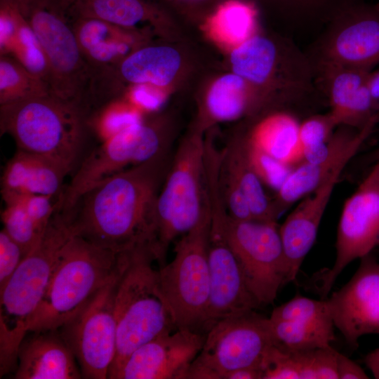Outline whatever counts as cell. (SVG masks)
<instances>
[{
	"mask_svg": "<svg viewBox=\"0 0 379 379\" xmlns=\"http://www.w3.org/2000/svg\"><path fill=\"white\" fill-rule=\"evenodd\" d=\"M336 15L341 25L325 48L324 65L370 70L379 63V11L356 4Z\"/></svg>",
	"mask_w": 379,
	"mask_h": 379,
	"instance_id": "cell-18",
	"label": "cell"
},
{
	"mask_svg": "<svg viewBox=\"0 0 379 379\" xmlns=\"http://www.w3.org/2000/svg\"><path fill=\"white\" fill-rule=\"evenodd\" d=\"M338 373L339 379L369 378L359 365L340 352L338 357Z\"/></svg>",
	"mask_w": 379,
	"mask_h": 379,
	"instance_id": "cell-42",
	"label": "cell"
},
{
	"mask_svg": "<svg viewBox=\"0 0 379 379\" xmlns=\"http://www.w3.org/2000/svg\"><path fill=\"white\" fill-rule=\"evenodd\" d=\"M180 65L179 53L169 46L138 49L113 68L99 73L100 79L120 78L132 84L164 86L176 74Z\"/></svg>",
	"mask_w": 379,
	"mask_h": 379,
	"instance_id": "cell-24",
	"label": "cell"
},
{
	"mask_svg": "<svg viewBox=\"0 0 379 379\" xmlns=\"http://www.w3.org/2000/svg\"><path fill=\"white\" fill-rule=\"evenodd\" d=\"M72 172L56 159L18 149L2 173V199L7 204L23 195L42 194L58 200L65 188V178Z\"/></svg>",
	"mask_w": 379,
	"mask_h": 379,
	"instance_id": "cell-20",
	"label": "cell"
},
{
	"mask_svg": "<svg viewBox=\"0 0 379 379\" xmlns=\"http://www.w3.org/2000/svg\"><path fill=\"white\" fill-rule=\"evenodd\" d=\"M25 255L22 246L2 229L0 232V291L4 288Z\"/></svg>",
	"mask_w": 379,
	"mask_h": 379,
	"instance_id": "cell-39",
	"label": "cell"
},
{
	"mask_svg": "<svg viewBox=\"0 0 379 379\" xmlns=\"http://www.w3.org/2000/svg\"><path fill=\"white\" fill-rule=\"evenodd\" d=\"M379 246V161L345 201L336 234L335 260L320 276L319 293L326 299L343 270Z\"/></svg>",
	"mask_w": 379,
	"mask_h": 379,
	"instance_id": "cell-14",
	"label": "cell"
},
{
	"mask_svg": "<svg viewBox=\"0 0 379 379\" xmlns=\"http://www.w3.org/2000/svg\"><path fill=\"white\" fill-rule=\"evenodd\" d=\"M263 371L260 367H244L226 375L225 379H262Z\"/></svg>",
	"mask_w": 379,
	"mask_h": 379,
	"instance_id": "cell-44",
	"label": "cell"
},
{
	"mask_svg": "<svg viewBox=\"0 0 379 379\" xmlns=\"http://www.w3.org/2000/svg\"><path fill=\"white\" fill-rule=\"evenodd\" d=\"M207 201L211 216L208 242L210 291L201 330L204 333L222 319L260 307L248 290L228 243L225 232L228 213L218 187L208 190Z\"/></svg>",
	"mask_w": 379,
	"mask_h": 379,
	"instance_id": "cell-11",
	"label": "cell"
},
{
	"mask_svg": "<svg viewBox=\"0 0 379 379\" xmlns=\"http://www.w3.org/2000/svg\"><path fill=\"white\" fill-rule=\"evenodd\" d=\"M240 76L233 74L219 78L206 98V109L216 121H232L246 113L252 105L253 88Z\"/></svg>",
	"mask_w": 379,
	"mask_h": 379,
	"instance_id": "cell-29",
	"label": "cell"
},
{
	"mask_svg": "<svg viewBox=\"0 0 379 379\" xmlns=\"http://www.w3.org/2000/svg\"><path fill=\"white\" fill-rule=\"evenodd\" d=\"M277 343L270 318L255 310L222 319L206 333L187 379H225L241 368H262L265 354Z\"/></svg>",
	"mask_w": 379,
	"mask_h": 379,
	"instance_id": "cell-9",
	"label": "cell"
},
{
	"mask_svg": "<svg viewBox=\"0 0 379 379\" xmlns=\"http://www.w3.org/2000/svg\"><path fill=\"white\" fill-rule=\"evenodd\" d=\"M338 126L330 112L310 117L300 123L299 138L303 148L326 143Z\"/></svg>",
	"mask_w": 379,
	"mask_h": 379,
	"instance_id": "cell-37",
	"label": "cell"
},
{
	"mask_svg": "<svg viewBox=\"0 0 379 379\" xmlns=\"http://www.w3.org/2000/svg\"><path fill=\"white\" fill-rule=\"evenodd\" d=\"M338 354L339 352L331 345L314 350V368L316 379H339Z\"/></svg>",
	"mask_w": 379,
	"mask_h": 379,
	"instance_id": "cell-41",
	"label": "cell"
},
{
	"mask_svg": "<svg viewBox=\"0 0 379 379\" xmlns=\"http://www.w3.org/2000/svg\"><path fill=\"white\" fill-rule=\"evenodd\" d=\"M270 320L278 343L288 350L300 351L326 347L335 340L333 325Z\"/></svg>",
	"mask_w": 379,
	"mask_h": 379,
	"instance_id": "cell-31",
	"label": "cell"
},
{
	"mask_svg": "<svg viewBox=\"0 0 379 379\" xmlns=\"http://www.w3.org/2000/svg\"><path fill=\"white\" fill-rule=\"evenodd\" d=\"M171 157L161 154L83 194L69 213L74 235L117 253L146 243L156 249L154 204Z\"/></svg>",
	"mask_w": 379,
	"mask_h": 379,
	"instance_id": "cell-1",
	"label": "cell"
},
{
	"mask_svg": "<svg viewBox=\"0 0 379 379\" xmlns=\"http://www.w3.org/2000/svg\"><path fill=\"white\" fill-rule=\"evenodd\" d=\"M344 168L334 171L312 194L306 197L279 226L286 264V282L295 281L312 248L333 189Z\"/></svg>",
	"mask_w": 379,
	"mask_h": 379,
	"instance_id": "cell-19",
	"label": "cell"
},
{
	"mask_svg": "<svg viewBox=\"0 0 379 379\" xmlns=\"http://www.w3.org/2000/svg\"><path fill=\"white\" fill-rule=\"evenodd\" d=\"M376 8L379 11V5Z\"/></svg>",
	"mask_w": 379,
	"mask_h": 379,
	"instance_id": "cell-49",
	"label": "cell"
},
{
	"mask_svg": "<svg viewBox=\"0 0 379 379\" xmlns=\"http://www.w3.org/2000/svg\"><path fill=\"white\" fill-rule=\"evenodd\" d=\"M13 4L41 49L51 92L89 109L93 73L73 28L69 0H15Z\"/></svg>",
	"mask_w": 379,
	"mask_h": 379,
	"instance_id": "cell-6",
	"label": "cell"
},
{
	"mask_svg": "<svg viewBox=\"0 0 379 379\" xmlns=\"http://www.w3.org/2000/svg\"><path fill=\"white\" fill-rule=\"evenodd\" d=\"M291 15H336L355 0H280Z\"/></svg>",
	"mask_w": 379,
	"mask_h": 379,
	"instance_id": "cell-40",
	"label": "cell"
},
{
	"mask_svg": "<svg viewBox=\"0 0 379 379\" xmlns=\"http://www.w3.org/2000/svg\"><path fill=\"white\" fill-rule=\"evenodd\" d=\"M58 201L57 199L51 196L27 194L9 203L18 202L21 204L36 227L41 231L44 232L57 210Z\"/></svg>",
	"mask_w": 379,
	"mask_h": 379,
	"instance_id": "cell-38",
	"label": "cell"
},
{
	"mask_svg": "<svg viewBox=\"0 0 379 379\" xmlns=\"http://www.w3.org/2000/svg\"><path fill=\"white\" fill-rule=\"evenodd\" d=\"M72 20L81 53L94 75L114 67L129 55L132 39L126 28L94 18Z\"/></svg>",
	"mask_w": 379,
	"mask_h": 379,
	"instance_id": "cell-23",
	"label": "cell"
},
{
	"mask_svg": "<svg viewBox=\"0 0 379 379\" xmlns=\"http://www.w3.org/2000/svg\"><path fill=\"white\" fill-rule=\"evenodd\" d=\"M220 166L237 181L248 201L253 220L277 222L279 216L272 200L266 194L262 181L248 160L245 139L232 142L221 152Z\"/></svg>",
	"mask_w": 379,
	"mask_h": 379,
	"instance_id": "cell-26",
	"label": "cell"
},
{
	"mask_svg": "<svg viewBox=\"0 0 379 379\" xmlns=\"http://www.w3.org/2000/svg\"><path fill=\"white\" fill-rule=\"evenodd\" d=\"M255 15V11L250 6L230 2L219 9L214 17V29L224 41L239 46L253 36Z\"/></svg>",
	"mask_w": 379,
	"mask_h": 379,
	"instance_id": "cell-32",
	"label": "cell"
},
{
	"mask_svg": "<svg viewBox=\"0 0 379 379\" xmlns=\"http://www.w3.org/2000/svg\"><path fill=\"white\" fill-rule=\"evenodd\" d=\"M121 269L117 284L114 312L117 353L108 378L139 347L177 330L161 290L154 246L141 244L120 252Z\"/></svg>",
	"mask_w": 379,
	"mask_h": 379,
	"instance_id": "cell-2",
	"label": "cell"
},
{
	"mask_svg": "<svg viewBox=\"0 0 379 379\" xmlns=\"http://www.w3.org/2000/svg\"><path fill=\"white\" fill-rule=\"evenodd\" d=\"M74 235L70 218L56 211L37 244L0 291V377L15 371L27 334L64 246Z\"/></svg>",
	"mask_w": 379,
	"mask_h": 379,
	"instance_id": "cell-4",
	"label": "cell"
},
{
	"mask_svg": "<svg viewBox=\"0 0 379 379\" xmlns=\"http://www.w3.org/2000/svg\"><path fill=\"white\" fill-rule=\"evenodd\" d=\"M134 100L137 104L146 109L156 110L164 104L165 97L161 93L139 88L134 91Z\"/></svg>",
	"mask_w": 379,
	"mask_h": 379,
	"instance_id": "cell-43",
	"label": "cell"
},
{
	"mask_svg": "<svg viewBox=\"0 0 379 379\" xmlns=\"http://www.w3.org/2000/svg\"><path fill=\"white\" fill-rule=\"evenodd\" d=\"M1 218L3 229L22 246L26 255L34 248L45 232L36 227L18 202L5 204Z\"/></svg>",
	"mask_w": 379,
	"mask_h": 379,
	"instance_id": "cell-35",
	"label": "cell"
},
{
	"mask_svg": "<svg viewBox=\"0 0 379 379\" xmlns=\"http://www.w3.org/2000/svg\"><path fill=\"white\" fill-rule=\"evenodd\" d=\"M300 123L287 112H276L261 119L246 138L278 161L291 166L302 159Z\"/></svg>",
	"mask_w": 379,
	"mask_h": 379,
	"instance_id": "cell-25",
	"label": "cell"
},
{
	"mask_svg": "<svg viewBox=\"0 0 379 379\" xmlns=\"http://www.w3.org/2000/svg\"><path fill=\"white\" fill-rule=\"evenodd\" d=\"M91 118L86 108L53 93L0 105L1 135H11L18 149L56 159L72 172L94 134Z\"/></svg>",
	"mask_w": 379,
	"mask_h": 379,
	"instance_id": "cell-3",
	"label": "cell"
},
{
	"mask_svg": "<svg viewBox=\"0 0 379 379\" xmlns=\"http://www.w3.org/2000/svg\"><path fill=\"white\" fill-rule=\"evenodd\" d=\"M340 289L326 298L335 326L352 348L364 335L379 334V262L371 253Z\"/></svg>",
	"mask_w": 379,
	"mask_h": 379,
	"instance_id": "cell-15",
	"label": "cell"
},
{
	"mask_svg": "<svg viewBox=\"0 0 379 379\" xmlns=\"http://www.w3.org/2000/svg\"><path fill=\"white\" fill-rule=\"evenodd\" d=\"M245 145L250 164L262 184L277 191L291 172L290 166L251 145L246 138Z\"/></svg>",
	"mask_w": 379,
	"mask_h": 379,
	"instance_id": "cell-36",
	"label": "cell"
},
{
	"mask_svg": "<svg viewBox=\"0 0 379 379\" xmlns=\"http://www.w3.org/2000/svg\"><path fill=\"white\" fill-rule=\"evenodd\" d=\"M18 353L15 379L82 378L76 358L58 330L29 332Z\"/></svg>",
	"mask_w": 379,
	"mask_h": 379,
	"instance_id": "cell-21",
	"label": "cell"
},
{
	"mask_svg": "<svg viewBox=\"0 0 379 379\" xmlns=\"http://www.w3.org/2000/svg\"><path fill=\"white\" fill-rule=\"evenodd\" d=\"M171 150L166 138L156 124L141 121L119 131L85 156L65 187L57 210L69 214L91 187Z\"/></svg>",
	"mask_w": 379,
	"mask_h": 379,
	"instance_id": "cell-10",
	"label": "cell"
},
{
	"mask_svg": "<svg viewBox=\"0 0 379 379\" xmlns=\"http://www.w3.org/2000/svg\"><path fill=\"white\" fill-rule=\"evenodd\" d=\"M69 14L72 19L94 18L130 29L149 20L152 11L142 0H75Z\"/></svg>",
	"mask_w": 379,
	"mask_h": 379,
	"instance_id": "cell-28",
	"label": "cell"
},
{
	"mask_svg": "<svg viewBox=\"0 0 379 379\" xmlns=\"http://www.w3.org/2000/svg\"><path fill=\"white\" fill-rule=\"evenodd\" d=\"M52 93L47 82L6 54L0 57V105Z\"/></svg>",
	"mask_w": 379,
	"mask_h": 379,
	"instance_id": "cell-30",
	"label": "cell"
},
{
	"mask_svg": "<svg viewBox=\"0 0 379 379\" xmlns=\"http://www.w3.org/2000/svg\"><path fill=\"white\" fill-rule=\"evenodd\" d=\"M379 122V112L361 128L342 126L331 135V150L324 161L316 164L302 161L292 169L272 199L279 216L292 204L315 190L334 171L346 166Z\"/></svg>",
	"mask_w": 379,
	"mask_h": 379,
	"instance_id": "cell-17",
	"label": "cell"
},
{
	"mask_svg": "<svg viewBox=\"0 0 379 379\" xmlns=\"http://www.w3.org/2000/svg\"><path fill=\"white\" fill-rule=\"evenodd\" d=\"M225 232L248 290L260 306L272 304L281 288L287 284L277 222L237 220L228 214Z\"/></svg>",
	"mask_w": 379,
	"mask_h": 379,
	"instance_id": "cell-12",
	"label": "cell"
},
{
	"mask_svg": "<svg viewBox=\"0 0 379 379\" xmlns=\"http://www.w3.org/2000/svg\"><path fill=\"white\" fill-rule=\"evenodd\" d=\"M304 364V350H288L278 343L263 358L262 379H302Z\"/></svg>",
	"mask_w": 379,
	"mask_h": 379,
	"instance_id": "cell-34",
	"label": "cell"
},
{
	"mask_svg": "<svg viewBox=\"0 0 379 379\" xmlns=\"http://www.w3.org/2000/svg\"><path fill=\"white\" fill-rule=\"evenodd\" d=\"M210 222L206 198L197 224L175 243L172 261L159 267L161 290L178 329L202 333L210 291Z\"/></svg>",
	"mask_w": 379,
	"mask_h": 379,
	"instance_id": "cell-8",
	"label": "cell"
},
{
	"mask_svg": "<svg viewBox=\"0 0 379 379\" xmlns=\"http://www.w3.org/2000/svg\"><path fill=\"white\" fill-rule=\"evenodd\" d=\"M206 333L177 329L136 349L112 379H187Z\"/></svg>",
	"mask_w": 379,
	"mask_h": 379,
	"instance_id": "cell-16",
	"label": "cell"
},
{
	"mask_svg": "<svg viewBox=\"0 0 379 379\" xmlns=\"http://www.w3.org/2000/svg\"><path fill=\"white\" fill-rule=\"evenodd\" d=\"M279 53L274 43L260 36H253L235 48L231 54L234 74L251 85L268 84L274 77Z\"/></svg>",
	"mask_w": 379,
	"mask_h": 379,
	"instance_id": "cell-27",
	"label": "cell"
},
{
	"mask_svg": "<svg viewBox=\"0 0 379 379\" xmlns=\"http://www.w3.org/2000/svg\"><path fill=\"white\" fill-rule=\"evenodd\" d=\"M271 320L297 321L314 325H333L326 299L314 300L296 294L291 300L274 308Z\"/></svg>",
	"mask_w": 379,
	"mask_h": 379,
	"instance_id": "cell-33",
	"label": "cell"
},
{
	"mask_svg": "<svg viewBox=\"0 0 379 379\" xmlns=\"http://www.w3.org/2000/svg\"><path fill=\"white\" fill-rule=\"evenodd\" d=\"M75 0H69V3H72L73 1H74Z\"/></svg>",
	"mask_w": 379,
	"mask_h": 379,
	"instance_id": "cell-48",
	"label": "cell"
},
{
	"mask_svg": "<svg viewBox=\"0 0 379 379\" xmlns=\"http://www.w3.org/2000/svg\"><path fill=\"white\" fill-rule=\"evenodd\" d=\"M205 142L199 135L185 139L172 154L157 194L153 216L159 266L166 264L170 244L199 222L206 204Z\"/></svg>",
	"mask_w": 379,
	"mask_h": 379,
	"instance_id": "cell-7",
	"label": "cell"
},
{
	"mask_svg": "<svg viewBox=\"0 0 379 379\" xmlns=\"http://www.w3.org/2000/svg\"><path fill=\"white\" fill-rule=\"evenodd\" d=\"M368 87L374 105L379 110V70L370 72Z\"/></svg>",
	"mask_w": 379,
	"mask_h": 379,
	"instance_id": "cell-45",
	"label": "cell"
},
{
	"mask_svg": "<svg viewBox=\"0 0 379 379\" xmlns=\"http://www.w3.org/2000/svg\"><path fill=\"white\" fill-rule=\"evenodd\" d=\"M15 0H0V4H13Z\"/></svg>",
	"mask_w": 379,
	"mask_h": 379,
	"instance_id": "cell-47",
	"label": "cell"
},
{
	"mask_svg": "<svg viewBox=\"0 0 379 379\" xmlns=\"http://www.w3.org/2000/svg\"><path fill=\"white\" fill-rule=\"evenodd\" d=\"M364 362L374 378L379 379V347L368 353L364 357Z\"/></svg>",
	"mask_w": 379,
	"mask_h": 379,
	"instance_id": "cell-46",
	"label": "cell"
},
{
	"mask_svg": "<svg viewBox=\"0 0 379 379\" xmlns=\"http://www.w3.org/2000/svg\"><path fill=\"white\" fill-rule=\"evenodd\" d=\"M119 262V253L73 235L59 255L28 333L57 331L71 321L114 276Z\"/></svg>",
	"mask_w": 379,
	"mask_h": 379,
	"instance_id": "cell-5",
	"label": "cell"
},
{
	"mask_svg": "<svg viewBox=\"0 0 379 379\" xmlns=\"http://www.w3.org/2000/svg\"><path fill=\"white\" fill-rule=\"evenodd\" d=\"M99 290L88 305L58 331L72 351L83 378L106 379L117 353L114 298L121 269Z\"/></svg>",
	"mask_w": 379,
	"mask_h": 379,
	"instance_id": "cell-13",
	"label": "cell"
},
{
	"mask_svg": "<svg viewBox=\"0 0 379 379\" xmlns=\"http://www.w3.org/2000/svg\"><path fill=\"white\" fill-rule=\"evenodd\" d=\"M329 112L338 126L361 129L379 110L371 98L368 78L370 70L324 65Z\"/></svg>",
	"mask_w": 379,
	"mask_h": 379,
	"instance_id": "cell-22",
	"label": "cell"
}]
</instances>
